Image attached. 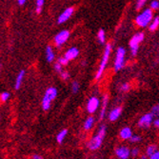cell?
<instances>
[{
  "label": "cell",
  "instance_id": "19",
  "mask_svg": "<svg viewBox=\"0 0 159 159\" xmlns=\"http://www.w3.org/2000/svg\"><path fill=\"white\" fill-rule=\"evenodd\" d=\"M148 27H149V30L151 32H153V31L157 30V28L159 27V17L156 16V17L152 18V22L150 23V25Z\"/></svg>",
  "mask_w": 159,
  "mask_h": 159
},
{
  "label": "cell",
  "instance_id": "20",
  "mask_svg": "<svg viewBox=\"0 0 159 159\" xmlns=\"http://www.w3.org/2000/svg\"><path fill=\"white\" fill-rule=\"evenodd\" d=\"M46 59L48 62H52L54 59V52L51 46H48L46 48Z\"/></svg>",
  "mask_w": 159,
  "mask_h": 159
},
{
  "label": "cell",
  "instance_id": "11",
  "mask_svg": "<svg viewBox=\"0 0 159 159\" xmlns=\"http://www.w3.org/2000/svg\"><path fill=\"white\" fill-rule=\"evenodd\" d=\"M74 11H75L74 8H71V7L67 8V9L60 14V16H58V19H57V23H58V24H63V23H65L66 21H68V20L71 17V16L74 14Z\"/></svg>",
  "mask_w": 159,
  "mask_h": 159
},
{
  "label": "cell",
  "instance_id": "29",
  "mask_svg": "<svg viewBox=\"0 0 159 159\" xmlns=\"http://www.w3.org/2000/svg\"><path fill=\"white\" fill-rule=\"evenodd\" d=\"M71 91H73L74 93H76L79 91V84H78V82H76V81L73 82V84H71Z\"/></svg>",
  "mask_w": 159,
  "mask_h": 159
},
{
  "label": "cell",
  "instance_id": "5",
  "mask_svg": "<svg viewBox=\"0 0 159 159\" xmlns=\"http://www.w3.org/2000/svg\"><path fill=\"white\" fill-rule=\"evenodd\" d=\"M125 56H126V50L123 47H119L116 51V55H115V60H114V70L119 71L123 69L125 65Z\"/></svg>",
  "mask_w": 159,
  "mask_h": 159
},
{
  "label": "cell",
  "instance_id": "13",
  "mask_svg": "<svg viewBox=\"0 0 159 159\" xmlns=\"http://www.w3.org/2000/svg\"><path fill=\"white\" fill-rule=\"evenodd\" d=\"M121 113H122V107H116V108L112 109L110 111L109 115H108L109 120L111 121V122H114V121L118 120V118L120 117Z\"/></svg>",
  "mask_w": 159,
  "mask_h": 159
},
{
  "label": "cell",
  "instance_id": "24",
  "mask_svg": "<svg viewBox=\"0 0 159 159\" xmlns=\"http://www.w3.org/2000/svg\"><path fill=\"white\" fill-rule=\"evenodd\" d=\"M129 142L131 143H138V142H140L141 141V136L140 135H137V134H133L132 136H131V138L129 139Z\"/></svg>",
  "mask_w": 159,
  "mask_h": 159
},
{
  "label": "cell",
  "instance_id": "9",
  "mask_svg": "<svg viewBox=\"0 0 159 159\" xmlns=\"http://www.w3.org/2000/svg\"><path fill=\"white\" fill-rule=\"evenodd\" d=\"M70 37V32L67 31V30H64V31H61L60 33H58L55 37H54V43L57 47H60L62 45H64L65 43L67 42V40L69 39Z\"/></svg>",
  "mask_w": 159,
  "mask_h": 159
},
{
  "label": "cell",
  "instance_id": "21",
  "mask_svg": "<svg viewBox=\"0 0 159 159\" xmlns=\"http://www.w3.org/2000/svg\"><path fill=\"white\" fill-rule=\"evenodd\" d=\"M97 39L99 41L100 44H104L106 42V33L103 29H100L98 31V34H97Z\"/></svg>",
  "mask_w": 159,
  "mask_h": 159
},
{
  "label": "cell",
  "instance_id": "25",
  "mask_svg": "<svg viewBox=\"0 0 159 159\" xmlns=\"http://www.w3.org/2000/svg\"><path fill=\"white\" fill-rule=\"evenodd\" d=\"M129 89H131V85H129V83H123V84L121 85V87H120V90H121V92H123V93L129 92Z\"/></svg>",
  "mask_w": 159,
  "mask_h": 159
},
{
  "label": "cell",
  "instance_id": "6",
  "mask_svg": "<svg viewBox=\"0 0 159 159\" xmlns=\"http://www.w3.org/2000/svg\"><path fill=\"white\" fill-rule=\"evenodd\" d=\"M144 40V34L143 33H138L134 34L131 41H129V49H131V52L134 56H135L138 52L139 50V45L141 44V42Z\"/></svg>",
  "mask_w": 159,
  "mask_h": 159
},
{
  "label": "cell",
  "instance_id": "28",
  "mask_svg": "<svg viewBox=\"0 0 159 159\" xmlns=\"http://www.w3.org/2000/svg\"><path fill=\"white\" fill-rule=\"evenodd\" d=\"M9 98H10V93L8 92H4L0 94V99H1L2 102H6V101L9 100Z\"/></svg>",
  "mask_w": 159,
  "mask_h": 159
},
{
  "label": "cell",
  "instance_id": "35",
  "mask_svg": "<svg viewBox=\"0 0 159 159\" xmlns=\"http://www.w3.org/2000/svg\"><path fill=\"white\" fill-rule=\"evenodd\" d=\"M32 159H44V158H43V156L40 154H33Z\"/></svg>",
  "mask_w": 159,
  "mask_h": 159
},
{
  "label": "cell",
  "instance_id": "17",
  "mask_svg": "<svg viewBox=\"0 0 159 159\" xmlns=\"http://www.w3.org/2000/svg\"><path fill=\"white\" fill-rule=\"evenodd\" d=\"M94 117L93 116H89L87 118L84 122V125H83V128L85 131H90V129H93V125H94Z\"/></svg>",
  "mask_w": 159,
  "mask_h": 159
},
{
  "label": "cell",
  "instance_id": "4",
  "mask_svg": "<svg viewBox=\"0 0 159 159\" xmlns=\"http://www.w3.org/2000/svg\"><path fill=\"white\" fill-rule=\"evenodd\" d=\"M57 96V90L53 87L49 88L46 92L45 94L43 96L42 99V108L44 111H48L51 108L52 105V101L54 100Z\"/></svg>",
  "mask_w": 159,
  "mask_h": 159
},
{
  "label": "cell",
  "instance_id": "22",
  "mask_svg": "<svg viewBox=\"0 0 159 159\" xmlns=\"http://www.w3.org/2000/svg\"><path fill=\"white\" fill-rule=\"evenodd\" d=\"M157 151V146L154 145V144H152V145H149L146 149V155L147 156H151L152 153H154L155 152Z\"/></svg>",
  "mask_w": 159,
  "mask_h": 159
},
{
  "label": "cell",
  "instance_id": "38",
  "mask_svg": "<svg viewBox=\"0 0 159 159\" xmlns=\"http://www.w3.org/2000/svg\"><path fill=\"white\" fill-rule=\"evenodd\" d=\"M140 159H149V156H147L146 154H142L140 156Z\"/></svg>",
  "mask_w": 159,
  "mask_h": 159
},
{
  "label": "cell",
  "instance_id": "12",
  "mask_svg": "<svg viewBox=\"0 0 159 159\" xmlns=\"http://www.w3.org/2000/svg\"><path fill=\"white\" fill-rule=\"evenodd\" d=\"M108 100H109V96L107 94H105L102 98V102L100 103L101 105V109L99 111V119L103 120L107 114V107H108Z\"/></svg>",
  "mask_w": 159,
  "mask_h": 159
},
{
  "label": "cell",
  "instance_id": "34",
  "mask_svg": "<svg viewBox=\"0 0 159 159\" xmlns=\"http://www.w3.org/2000/svg\"><path fill=\"white\" fill-rule=\"evenodd\" d=\"M149 159H159V151H156L154 153L149 156Z\"/></svg>",
  "mask_w": 159,
  "mask_h": 159
},
{
  "label": "cell",
  "instance_id": "7",
  "mask_svg": "<svg viewBox=\"0 0 159 159\" xmlns=\"http://www.w3.org/2000/svg\"><path fill=\"white\" fill-rule=\"evenodd\" d=\"M154 115L152 112H148L146 114L142 115L138 120V127L141 129H148L153 122Z\"/></svg>",
  "mask_w": 159,
  "mask_h": 159
},
{
  "label": "cell",
  "instance_id": "1",
  "mask_svg": "<svg viewBox=\"0 0 159 159\" xmlns=\"http://www.w3.org/2000/svg\"><path fill=\"white\" fill-rule=\"evenodd\" d=\"M106 132H107V127L105 124H102L99 127L97 133L87 143V147H88L90 151H97L98 149H100L106 136Z\"/></svg>",
  "mask_w": 159,
  "mask_h": 159
},
{
  "label": "cell",
  "instance_id": "10",
  "mask_svg": "<svg viewBox=\"0 0 159 159\" xmlns=\"http://www.w3.org/2000/svg\"><path fill=\"white\" fill-rule=\"evenodd\" d=\"M114 153L118 159H129L131 156V150L127 146H119L115 148Z\"/></svg>",
  "mask_w": 159,
  "mask_h": 159
},
{
  "label": "cell",
  "instance_id": "32",
  "mask_svg": "<svg viewBox=\"0 0 159 159\" xmlns=\"http://www.w3.org/2000/svg\"><path fill=\"white\" fill-rule=\"evenodd\" d=\"M58 62H59L62 66H64V65H67V64L69 63V60L66 59L65 57H61V58L58 59Z\"/></svg>",
  "mask_w": 159,
  "mask_h": 159
},
{
  "label": "cell",
  "instance_id": "26",
  "mask_svg": "<svg viewBox=\"0 0 159 159\" xmlns=\"http://www.w3.org/2000/svg\"><path fill=\"white\" fill-rule=\"evenodd\" d=\"M140 154V150H139V148H137V147H134V148H133L132 150H131V156L132 157H137L138 155Z\"/></svg>",
  "mask_w": 159,
  "mask_h": 159
},
{
  "label": "cell",
  "instance_id": "33",
  "mask_svg": "<svg viewBox=\"0 0 159 159\" xmlns=\"http://www.w3.org/2000/svg\"><path fill=\"white\" fill-rule=\"evenodd\" d=\"M61 77H62V79L67 80L70 77V74L68 71H61Z\"/></svg>",
  "mask_w": 159,
  "mask_h": 159
},
{
  "label": "cell",
  "instance_id": "30",
  "mask_svg": "<svg viewBox=\"0 0 159 159\" xmlns=\"http://www.w3.org/2000/svg\"><path fill=\"white\" fill-rule=\"evenodd\" d=\"M151 9L152 10H158L159 9V1L158 0H153L151 2Z\"/></svg>",
  "mask_w": 159,
  "mask_h": 159
},
{
  "label": "cell",
  "instance_id": "2",
  "mask_svg": "<svg viewBox=\"0 0 159 159\" xmlns=\"http://www.w3.org/2000/svg\"><path fill=\"white\" fill-rule=\"evenodd\" d=\"M153 18V13L152 9H145L140 12L135 18V23L140 28H146L150 25Z\"/></svg>",
  "mask_w": 159,
  "mask_h": 159
},
{
  "label": "cell",
  "instance_id": "16",
  "mask_svg": "<svg viewBox=\"0 0 159 159\" xmlns=\"http://www.w3.org/2000/svg\"><path fill=\"white\" fill-rule=\"evenodd\" d=\"M24 76H25V70H21L19 71V74L17 75L16 78V85H14V88H16V90H19L20 86H21V84L23 82Z\"/></svg>",
  "mask_w": 159,
  "mask_h": 159
},
{
  "label": "cell",
  "instance_id": "14",
  "mask_svg": "<svg viewBox=\"0 0 159 159\" xmlns=\"http://www.w3.org/2000/svg\"><path fill=\"white\" fill-rule=\"evenodd\" d=\"M78 54H79V50H78L76 47H73V48L69 49V50L66 52L64 57H65L66 59H68L69 61H70V60H73V59L76 58V57L78 56Z\"/></svg>",
  "mask_w": 159,
  "mask_h": 159
},
{
  "label": "cell",
  "instance_id": "36",
  "mask_svg": "<svg viewBox=\"0 0 159 159\" xmlns=\"http://www.w3.org/2000/svg\"><path fill=\"white\" fill-rule=\"evenodd\" d=\"M153 126L155 127V128H157V129H159V118H157V119H155V120H153Z\"/></svg>",
  "mask_w": 159,
  "mask_h": 159
},
{
  "label": "cell",
  "instance_id": "3",
  "mask_svg": "<svg viewBox=\"0 0 159 159\" xmlns=\"http://www.w3.org/2000/svg\"><path fill=\"white\" fill-rule=\"evenodd\" d=\"M111 44H107L106 48H105V51H104V53H103V56H102V59H101V62H100V65H99V68L97 70V73L95 75V79L96 80H99L102 76L104 70L108 65V62H109V59H110V55H111Z\"/></svg>",
  "mask_w": 159,
  "mask_h": 159
},
{
  "label": "cell",
  "instance_id": "23",
  "mask_svg": "<svg viewBox=\"0 0 159 159\" xmlns=\"http://www.w3.org/2000/svg\"><path fill=\"white\" fill-rule=\"evenodd\" d=\"M45 0H36V13H40L42 11V8L44 6Z\"/></svg>",
  "mask_w": 159,
  "mask_h": 159
},
{
  "label": "cell",
  "instance_id": "31",
  "mask_svg": "<svg viewBox=\"0 0 159 159\" xmlns=\"http://www.w3.org/2000/svg\"><path fill=\"white\" fill-rule=\"evenodd\" d=\"M54 69H55L56 71H58V73H61V71H62V65L59 62H57V63L54 64Z\"/></svg>",
  "mask_w": 159,
  "mask_h": 159
},
{
  "label": "cell",
  "instance_id": "8",
  "mask_svg": "<svg viewBox=\"0 0 159 159\" xmlns=\"http://www.w3.org/2000/svg\"><path fill=\"white\" fill-rule=\"evenodd\" d=\"M100 103L101 102L98 97L96 96L90 97V99L88 100V103H87V111L91 114L94 113L97 111V109L100 107Z\"/></svg>",
  "mask_w": 159,
  "mask_h": 159
},
{
  "label": "cell",
  "instance_id": "15",
  "mask_svg": "<svg viewBox=\"0 0 159 159\" xmlns=\"http://www.w3.org/2000/svg\"><path fill=\"white\" fill-rule=\"evenodd\" d=\"M133 135V131L129 127H124L120 129L119 133V137L122 140H129Z\"/></svg>",
  "mask_w": 159,
  "mask_h": 159
},
{
  "label": "cell",
  "instance_id": "27",
  "mask_svg": "<svg viewBox=\"0 0 159 159\" xmlns=\"http://www.w3.org/2000/svg\"><path fill=\"white\" fill-rule=\"evenodd\" d=\"M147 2V0H137V2H136V10L139 11L141 10L144 6H145Z\"/></svg>",
  "mask_w": 159,
  "mask_h": 159
},
{
  "label": "cell",
  "instance_id": "37",
  "mask_svg": "<svg viewBox=\"0 0 159 159\" xmlns=\"http://www.w3.org/2000/svg\"><path fill=\"white\" fill-rule=\"evenodd\" d=\"M17 2L19 5H24L26 3V0H17Z\"/></svg>",
  "mask_w": 159,
  "mask_h": 159
},
{
  "label": "cell",
  "instance_id": "18",
  "mask_svg": "<svg viewBox=\"0 0 159 159\" xmlns=\"http://www.w3.org/2000/svg\"><path fill=\"white\" fill-rule=\"evenodd\" d=\"M67 134H68V129H62V131H60L58 133V134L56 135V141H57V143H58V144H62L64 142Z\"/></svg>",
  "mask_w": 159,
  "mask_h": 159
}]
</instances>
